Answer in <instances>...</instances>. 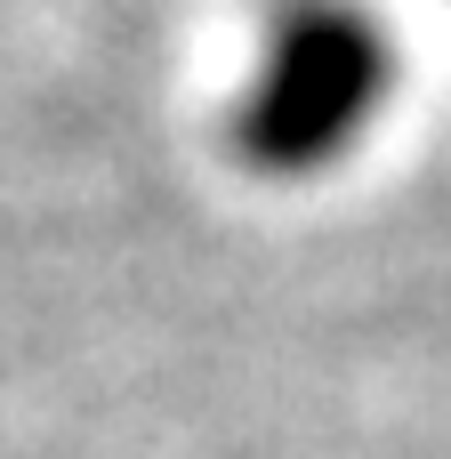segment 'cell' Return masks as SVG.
Returning a JSON list of instances; mask_svg holds the SVG:
<instances>
[{
	"instance_id": "1",
	"label": "cell",
	"mask_w": 451,
	"mask_h": 459,
	"mask_svg": "<svg viewBox=\"0 0 451 459\" xmlns=\"http://www.w3.org/2000/svg\"><path fill=\"white\" fill-rule=\"evenodd\" d=\"M363 97H371V48H363L355 32H339V24H315V32H299L291 56L274 65V89L258 97L250 137H258V153H274V161H307V153H323V145L363 113Z\"/></svg>"
}]
</instances>
